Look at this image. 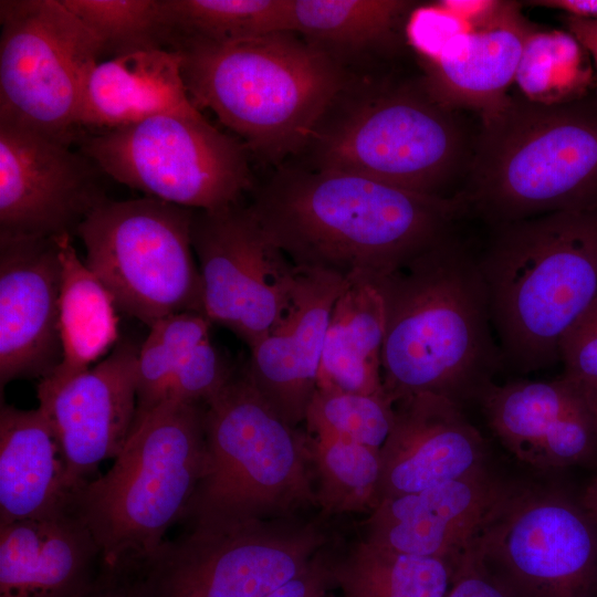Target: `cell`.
<instances>
[{
	"label": "cell",
	"mask_w": 597,
	"mask_h": 597,
	"mask_svg": "<svg viewBox=\"0 0 597 597\" xmlns=\"http://www.w3.org/2000/svg\"><path fill=\"white\" fill-rule=\"evenodd\" d=\"M210 327L211 322L199 312L172 314L149 327L138 352L136 417L159 405L169 379L190 352L210 337Z\"/></svg>",
	"instance_id": "d6a6232c"
},
{
	"label": "cell",
	"mask_w": 597,
	"mask_h": 597,
	"mask_svg": "<svg viewBox=\"0 0 597 597\" xmlns=\"http://www.w3.org/2000/svg\"><path fill=\"white\" fill-rule=\"evenodd\" d=\"M62 266L56 238H0V386L61 363Z\"/></svg>",
	"instance_id": "e0dca14e"
},
{
	"label": "cell",
	"mask_w": 597,
	"mask_h": 597,
	"mask_svg": "<svg viewBox=\"0 0 597 597\" xmlns=\"http://www.w3.org/2000/svg\"><path fill=\"white\" fill-rule=\"evenodd\" d=\"M485 460L484 439L461 405L433 394L402 398L380 449L379 502L470 475Z\"/></svg>",
	"instance_id": "ffe728a7"
},
{
	"label": "cell",
	"mask_w": 597,
	"mask_h": 597,
	"mask_svg": "<svg viewBox=\"0 0 597 597\" xmlns=\"http://www.w3.org/2000/svg\"><path fill=\"white\" fill-rule=\"evenodd\" d=\"M512 486L485 468L383 499L360 524V538L398 553L459 563Z\"/></svg>",
	"instance_id": "d6986e66"
},
{
	"label": "cell",
	"mask_w": 597,
	"mask_h": 597,
	"mask_svg": "<svg viewBox=\"0 0 597 597\" xmlns=\"http://www.w3.org/2000/svg\"><path fill=\"white\" fill-rule=\"evenodd\" d=\"M459 563L398 553L360 538L342 557H332L331 572L344 597H447Z\"/></svg>",
	"instance_id": "f1b7e54d"
},
{
	"label": "cell",
	"mask_w": 597,
	"mask_h": 597,
	"mask_svg": "<svg viewBox=\"0 0 597 597\" xmlns=\"http://www.w3.org/2000/svg\"><path fill=\"white\" fill-rule=\"evenodd\" d=\"M292 303L280 323L249 347L244 368L262 396L292 427L305 421L329 315L347 280L301 269Z\"/></svg>",
	"instance_id": "44dd1931"
},
{
	"label": "cell",
	"mask_w": 597,
	"mask_h": 597,
	"mask_svg": "<svg viewBox=\"0 0 597 597\" xmlns=\"http://www.w3.org/2000/svg\"><path fill=\"white\" fill-rule=\"evenodd\" d=\"M102 175L72 145L0 118V238L73 237L107 199Z\"/></svg>",
	"instance_id": "9a60e30c"
},
{
	"label": "cell",
	"mask_w": 597,
	"mask_h": 597,
	"mask_svg": "<svg viewBox=\"0 0 597 597\" xmlns=\"http://www.w3.org/2000/svg\"><path fill=\"white\" fill-rule=\"evenodd\" d=\"M473 29L464 19L448 9L442 1L418 4L406 23V42L420 62L436 59L447 43Z\"/></svg>",
	"instance_id": "74e56055"
},
{
	"label": "cell",
	"mask_w": 597,
	"mask_h": 597,
	"mask_svg": "<svg viewBox=\"0 0 597 597\" xmlns=\"http://www.w3.org/2000/svg\"><path fill=\"white\" fill-rule=\"evenodd\" d=\"M170 50L181 56L193 105L211 109L250 154L272 164L304 150L349 84L344 65L293 32Z\"/></svg>",
	"instance_id": "277c9868"
},
{
	"label": "cell",
	"mask_w": 597,
	"mask_h": 597,
	"mask_svg": "<svg viewBox=\"0 0 597 597\" xmlns=\"http://www.w3.org/2000/svg\"><path fill=\"white\" fill-rule=\"evenodd\" d=\"M478 258L504 364L559 362L562 338L597 301V208L490 227Z\"/></svg>",
	"instance_id": "3957f363"
},
{
	"label": "cell",
	"mask_w": 597,
	"mask_h": 597,
	"mask_svg": "<svg viewBox=\"0 0 597 597\" xmlns=\"http://www.w3.org/2000/svg\"><path fill=\"white\" fill-rule=\"evenodd\" d=\"M266 234L301 269L377 281L457 228L461 200L367 177L282 167L249 205Z\"/></svg>",
	"instance_id": "6da1fadb"
},
{
	"label": "cell",
	"mask_w": 597,
	"mask_h": 597,
	"mask_svg": "<svg viewBox=\"0 0 597 597\" xmlns=\"http://www.w3.org/2000/svg\"><path fill=\"white\" fill-rule=\"evenodd\" d=\"M195 210L153 197L100 203L77 227L86 266L117 310L151 326L181 312L203 313L195 260Z\"/></svg>",
	"instance_id": "9c48e42d"
},
{
	"label": "cell",
	"mask_w": 597,
	"mask_h": 597,
	"mask_svg": "<svg viewBox=\"0 0 597 597\" xmlns=\"http://www.w3.org/2000/svg\"><path fill=\"white\" fill-rule=\"evenodd\" d=\"M163 115L202 117L188 95L177 51L134 52L98 62L93 69L81 127L107 132Z\"/></svg>",
	"instance_id": "cb8c5ba5"
},
{
	"label": "cell",
	"mask_w": 597,
	"mask_h": 597,
	"mask_svg": "<svg viewBox=\"0 0 597 597\" xmlns=\"http://www.w3.org/2000/svg\"><path fill=\"white\" fill-rule=\"evenodd\" d=\"M563 376L586 396L597 410V301L570 326L561 341Z\"/></svg>",
	"instance_id": "8d00e7d4"
},
{
	"label": "cell",
	"mask_w": 597,
	"mask_h": 597,
	"mask_svg": "<svg viewBox=\"0 0 597 597\" xmlns=\"http://www.w3.org/2000/svg\"><path fill=\"white\" fill-rule=\"evenodd\" d=\"M112 57L166 49L163 0H61Z\"/></svg>",
	"instance_id": "836d02e7"
},
{
	"label": "cell",
	"mask_w": 597,
	"mask_h": 597,
	"mask_svg": "<svg viewBox=\"0 0 597 597\" xmlns=\"http://www.w3.org/2000/svg\"><path fill=\"white\" fill-rule=\"evenodd\" d=\"M493 434L538 470L597 459V410L570 380L490 383L478 398Z\"/></svg>",
	"instance_id": "ac0fdd59"
},
{
	"label": "cell",
	"mask_w": 597,
	"mask_h": 597,
	"mask_svg": "<svg viewBox=\"0 0 597 597\" xmlns=\"http://www.w3.org/2000/svg\"><path fill=\"white\" fill-rule=\"evenodd\" d=\"M331 559L326 549L322 551L303 572L266 597H324L334 584Z\"/></svg>",
	"instance_id": "ab89813d"
},
{
	"label": "cell",
	"mask_w": 597,
	"mask_h": 597,
	"mask_svg": "<svg viewBox=\"0 0 597 597\" xmlns=\"http://www.w3.org/2000/svg\"><path fill=\"white\" fill-rule=\"evenodd\" d=\"M578 501L590 520L597 524V473L584 490Z\"/></svg>",
	"instance_id": "ee69618b"
},
{
	"label": "cell",
	"mask_w": 597,
	"mask_h": 597,
	"mask_svg": "<svg viewBox=\"0 0 597 597\" xmlns=\"http://www.w3.org/2000/svg\"><path fill=\"white\" fill-rule=\"evenodd\" d=\"M307 444L321 519L377 506L380 450L326 433H307Z\"/></svg>",
	"instance_id": "4dcf8cb0"
},
{
	"label": "cell",
	"mask_w": 597,
	"mask_h": 597,
	"mask_svg": "<svg viewBox=\"0 0 597 597\" xmlns=\"http://www.w3.org/2000/svg\"><path fill=\"white\" fill-rule=\"evenodd\" d=\"M76 143L104 175L185 208L222 209L253 188L245 145L203 116H156Z\"/></svg>",
	"instance_id": "8fae6325"
},
{
	"label": "cell",
	"mask_w": 597,
	"mask_h": 597,
	"mask_svg": "<svg viewBox=\"0 0 597 597\" xmlns=\"http://www.w3.org/2000/svg\"><path fill=\"white\" fill-rule=\"evenodd\" d=\"M84 597H140L130 576L102 569L94 586Z\"/></svg>",
	"instance_id": "60d3db41"
},
{
	"label": "cell",
	"mask_w": 597,
	"mask_h": 597,
	"mask_svg": "<svg viewBox=\"0 0 597 597\" xmlns=\"http://www.w3.org/2000/svg\"><path fill=\"white\" fill-rule=\"evenodd\" d=\"M56 241L62 266L59 302L62 359L45 378L64 380L91 368L113 347L118 338V317L112 295L80 259L72 235L56 237Z\"/></svg>",
	"instance_id": "83f0119b"
},
{
	"label": "cell",
	"mask_w": 597,
	"mask_h": 597,
	"mask_svg": "<svg viewBox=\"0 0 597 597\" xmlns=\"http://www.w3.org/2000/svg\"><path fill=\"white\" fill-rule=\"evenodd\" d=\"M469 549L516 597H597V524L562 491L513 484Z\"/></svg>",
	"instance_id": "4fadbf2b"
},
{
	"label": "cell",
	"mask_w": 597,
	"mask_h": 597,
	"mask_svg": "<svg viewBox=\"0 0 597 597\" xmlns=\"http://www.w3.org/2000/svg\"><path fill=\"white\" fill-rule=\"evenodd\" d=\"M489 228L597 208V96L555 105L507 95L479 117L472 160L454 195Z\"/></svg>",
	"instance_id": "5b68a950"
},
{
	"label": "cell",
	"mask_w": 597,
	"mask_h": 597,
	"mask_svg": "<svg viewBox=\"0 0 597 597\" xmlns=\"http://www.w3.org/2000/svg\"><path fill=\"white\" fill-rule=\"evenodd\" d=\"M139 347L117 343L95 366L64 380L41 379L39 408L61 446L69 482L77 493L94 479L98 464L116 458L134 427Z\"/></svg>",
	"instance_id": "2e32d148"
},
{
	"label": "cell",
	"mask_w": 597,
	"mask_h": 597,
	"mask_svg": "<svg viewBox=\"0 0 597 597\" xmlns=\"http://www.w3.org/2000/svg\"><path fill=\"white\" fill-rule=\"evenodd\" d=\"M102 555L74 510L0 524V597H84Z\"/></svg>",
	"instance_id": "7402d4cb"
},
{
	"label": "cell",
	"mask_w": 597,
	"mask_h": 597,
	"mask_svg": "<svg viewBox=\"0 0 597 597\" xmlns=\"http://www.w3.org/2000/svg\"><path fill=\"white\" fill-rule=\"evenodd\" d=\"M385 307L375 282L347 280L332 308L317 375V388L385 394L381 350Z\"/></svg>",
	"instance_id": "484cf974"
},
{
	"label": "cell",
	"mask_w": 597,
	"mask_h": 597,
	"mask_svg": "<svg viewBox=\"0 0 597 597\" xmlns=\"http://www.w3.org/2000/svg\"><path fill=\"white\" fill-rule=\"evenodd\" d=\"M522 6L504 1L490 22L457 35L436 59L420 62L426 84L439 101L478 118L503 104L524 43L537 28L522 14Z\"/></svg>",
	"instance_id": "603a6c76"
},
{
	"label": "cell",
	"mask_w": 597,
	"mask_h": 597,
	"mask_svg": "<svg viewBox=\"0 0 597 597\" xmlns=\"http://www.w3.org/2000/svg\"><path fill=\"white\" fill-rule=\"evenodd\" d=\"M235 369L209 337L182 360L169 379L159 405L167 401L206 405L229 381Z\"/></svg>",
	"instance_id": "d590c367"
},
{
	"label": "cell",
	"mask_w": 597,
	"mask_h": 597,
	"mask_svg": "<svg viewBox=\"0 0 597 597\" xmlns=\"http://www.w3.org/2000/svg\"><path fill=\"white\" fill-rule=\"evenodd\" d=\"M306 432L326 433L380 450L394 423L386 394L316 388L305 417Z\"/></svg>",
	"instance_id": "e575fe53"
},
{
	"label": "cell",
	"mask_w": 597,
	"mask_h": 597,
	"mask_svg": "<svg viewBox=\"0 0 597 597\" xmlns=\"http://www.w3.org/2000/svg\"><path fill=\"white\" fill-rule=\"evenodd\" d=\"M528 6L555 9L586 20H597V0H534L526 1Z\"/></svg>",
	"instance_id": "7bdbcfd3"
},
{
	"label": "cell",
	"mask_w": 597,
	"mask_h": 597,
	"mask_svg": "<svg viewBox=\"0 0 597 597\" xmlns=\"http://www.w3.org/2000/svg\"><path fill=\"white\" fill-rule=\"evenodd\" d=\"M191 241L203 286V314L248 347L287 312L300 270L266 234L250 206L195 210Z\"/></svg>",
	"instance_id": "5bb4252c"
},
{
	"label": "cell",
	"mask_w": 597,
	"mask_h": 597,
	"mask_svg": "<svg viewBox=\"0 0 597 597\" xmlns=\"http://www.w3.org/2000/svg\"><path fill=\"white\" fill-rule=\"evenodd\" d=\"M66 462L53 428L38 407L0 409V524L70 509Z\"/></svg>",
	"instance_id": "d4e9b609"
},
{
	"label": "cell",
	"mask_w": 597,
	"mask_h": 597,
	"mask_svg": "<svg viewBox=\"0 0 597 597\" xmlns=\"http://www.w3.org/2000/svg\"><path fill=\"white\" fill-rule=\"evenodd\" d=\"M514 82L531 102L562 104L594 92V67L568 31L537 27L524 43Z\"/></svg>",
	"instance_id": "1f68e13d"
},
{
	"label": "cell",
	"mask_w": 597,
	"mask_h": 597,
	"mask_svg": "<svg viewBox=\"0 0 597 597\" xmlns=\"http://www.w3.org/2000/svg\"><path fill=\"white\" fill-rule=\"evenodd\" d=\"M203 426L206 468L184 521L294 519L317 507L307 433L275 411L244 364L205 405Z\"/></svg>",
	"instance_id": "ba28073f"
},
{
	"label": "cell",
	"mask_w": 597,
	"mask_h": 597,
	"mask_svg": "<svg viewBox=\"0 0 597 597\" xmlns=\"http://www.w3.org/2000/svg\"><path fill=\"white\" fill-rule=\"evenodd\" d=\"M417 6L405 0H292V32L343 65L397 49Z\"/></svg>",
	"instance_id": "4316f807"
},
{
	"label": "cell",
	"mask_w": 597,
	"mask_h": 597,
	"mask_svg": "<svg viewBox=\"0 0 597 597\" xmlns=\"http://www.w3.org/2000/svg\"><path fill=\"white\" fill-rule=\"evenodd\" d=\"M292 0H163L166 49L292 32Z\"/></svg>",
	"instance_id": "f546056e"
},
{
	"label": "cell",
	"mask_w": 597,
	"mask_h": 597,
	"mask_svg": "<svg viewBox=\"0 0 597 597\" xmlns=\"http://www.w3.org/2000/svg\"><path fill=\"white\" fill-rule=\"evenodd\" d=\"M345 91V90H344ZM302 151L307 168L358 175L453 197L468 174L479 122L439 101L423 75L385 77L341 94ZM454 193V195H455Z\"/></svg>",
	"instance_id": "8992f818"
},
{
	"label": "cell",
	"mask_w": 597,
	"mask_h": 597,
	"mask_svg": "<svg viewBox=\"0 0 597 597\" xmlns=\"http://www.w3.org/2000/svg\"><path fill=\"white\" fill-rule=\"evenodd\" d=\"M203 418L205 405L179 401L136 417L112 468L76 493L104 570L134 574L185 520L206 468Z\"/></svg>",
	"instance_id": "52a82bcc"
},
{
	"label": "cell",
	"mask_w": 597,
	"mask_h": 597,
	"mask_svg": "<svg viewBox=\"0 0 597 597\" xmlns=\"http://www.w3.org/2000/svg\"><path fill=\"white\" fill-rule=\"evenodd\" d=\"M0 25V118L74 144L101 41L61 0H1Z\"/></svg>",
	"instance_id": "7c38bea8"
},
{
	"label": "cell",
	"mask_w": 597,
	"mask_h": 597,
	"mask_svg": "<svg viewBox=\"0 0 597 597\" xmlns=\"http://www.w3.org/2000/svg\"><path fill=\"white\" fill-rule=\"evenodd\" d=\"M329 541L320 516L193 525L165 541L130 577L140 597H266Z\"/></svg>",
	"instance_id": "30bf717a"
},
{
	"label": "cell",
	"mask_w": 597,
	"mask_h": 597,
	"mask_svg": "<svg viewBox=\"0 0 597 597\" xmlns=\"http://www.w3.org/2000/svg\"><path fill=\"white\" fill-rule=\"evenodd\" d=\"M565 30L574 35L588 52L594 67V93L597 96V20L563 17Z\"/></svg>",
	"instance_id": "b9f144b4"
},
{
	"label": "cell",
	"mask_w": 597,
	"mask_h": 597,
	"mask_svg": "<svg viewBox=\"0 0 597 597\" xmlns=\"http://www.w3.org/2000/svg\"><path fill=\"white\" fill-rule=\"evenodd\" d=\"M385 307L381 378L396 401L418 395L462 406L503 367L484 280L457 228L375 281Z\"/></svg>",
	"instance_id": "7a4b0ae2"
},
{
	"label": "cell",
	"mask_w": 597,
	"mask_h": 597,
	"mask_svg": "<svg viewBox=\"0 0 597 597\" xmlns=\"http://www.w3.org/2000/svg\"><path fill=\"white\" fill-rule=\"evenodd\" d=\"M447 597H516L468 549L455 570Z\"/></svg>",
	"instance_id": "f35d334b"
}]
</instances>
